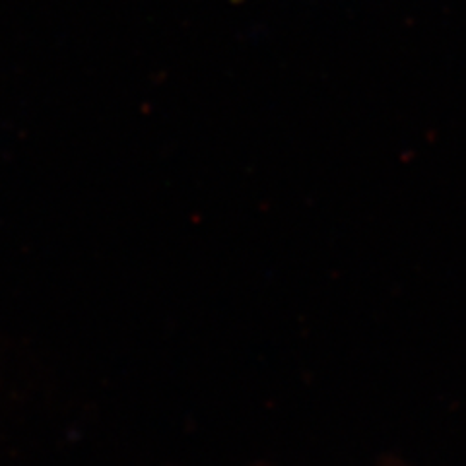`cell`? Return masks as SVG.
Returning <instances> with one entry per match:
<instances>
[{"mask_svg": "<svg viewBox=\"0 0 466 466\" xmlns=\"http://www.w3.org/2000/svg\"><path fill=\"white\" fill-rule=\"evenodd\" d=\"M231 3H236V5H238V3H243V0H231Z\"/></svg>", "mask_w": 466, "mask_h": 466, "instance_id": "1", "label": "cell"}]
</instances>
